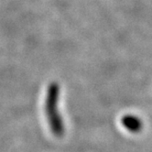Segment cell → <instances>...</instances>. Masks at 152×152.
<instances>
[{
	"label": "cell",
	"mask_w": 152,
	"mask_h": 152,
	"mask_svg": "<svg viewBox=\"0 0 152 152\" xmlns=\"http://www.w3.org/2000/svg\"><path fill=\"white\" fill-rule=\"evenodd\" d=\"M122 121H123V125L125 126V127L133 133L140 131L143 126L142 121L135 115H126L123 118Z\"/></svg>",
	"instance_id": "6da1fadb"
}]
</instances>
